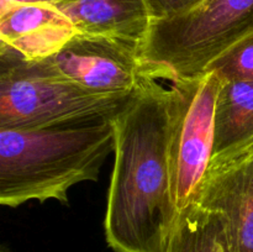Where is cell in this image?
<instances>
[{"instance_id": "cell-1", "label": "cell", "mask_w": 253, "mask_h": 252, "mask_svg": "<svg viewBox=\"0 0 253 252\" xmlns=\"http://www.w3.org/2000/svg\"><path fill=\"white\" fill-rule=\"evenodd\" d=\"M145 68L115 116V161L104 220L115 252H165L178 217L172 195L173 91Z\"/></svg>"}, {"instance_id": "cell-2", "label": "cell", "mask_w": 253, "mask_h": 252, "mask_svg": "<svg viewBox=\"0 0 253 252\" xmlns=\"http://www.w3.org/2000/svg\"><path fill=\"white\" fill-rule=\"evenodd\" d=\"M115 150V118L32 130L0 128V204H67L68 190L96 180Z\"/></svg>"}, {"instance_id": "cell-3", "label": "cell", "mask_w": 253, "mask_h": 252, "mask_svg": "<svg viewBox=\"0 0 253 252\" xmlns=\"http://www.w3.org/2000/svg\"><path fill=\"white\" fill-rule=\"evenodd\" d=\"M133 94L94 93L54 71L46 59L29 61L0 44V128L32 130L115 118Z\"/></svg>"}, {"instance_id": "cell-4", "label": "cell", "mask_w": 253, "mask_h": 252, "mask_svg": "<svg viewBox=\"0 0 253 252\" xmlns=\"http://www.w3.org/2000/svg\"><path fill=\"white\" fill-rule=\"evenodd\" d=\"M252 31L253 0H204L179 16L153 20L141 57L165 78H197Z\"/></svg>"}, {"instance_id": "cell-5", "label": "cell", "mask_w": 253, "mask_h": 252, "mask_svg": "<svg viewBox=\"0 0 253 252\" xmlns=\"http://www.w3.org/2000/svg\"><path fill=\"white\" fill-rule=\"evenodd\" d=\"M173 91L170 172L178 214L197 204L214 148L215 106L224 79L215 72L197 78H165Z\"/></svg>"}, {"instance_id": "cell-6", "label": "cell", "mask_w": 253, "mask_h": 252, "mask_svg": "<svg viewBox=\"0 0 253 252\" xmlns=\"http://www.w3.org/2000/svg\"><path fill=\"white\" fill-rule=\"evenodd\" d=\"M46 62L83 88L109 95L136 91L146 68L140 44L83 34H77Z\"/></svg>"}, {"instance_id": "cell-7", "label": "cell", "mask_w": 253, "mask_h": 252, "mask_svg": "<svg viewBox=\"0 0 253 252\" xmlns=\"http://www.w3.org/2000/svg\"><path fill=\"white\" fill-rule=\"evenodd\" d=\"M197 204L224 216L234 252H253V142L212 158Z\"/></svg>"}, {"instance_id": "cell-8", "label": "cell", "mask_w": 253, "mask_h": 252, "mask_svg": "<svg viewBox=\"0 0 253 252\" xmlns=\"http://www.w3.org/2000/svg\"><path fill=\"white\" fill-rule=\"evenodd\" d=\"M77 34L68 17L52 5H0V44L29 61L53 56Z\"/></svg>"}, {"instance_id": "cell-9", "label": "cell", "mask_w": 253, "mask_h": 252, "mask_svg": "<svg viewBox=\"0 0 253 252\" xmlns=\"http://www.w3.org/2000/svg\"><path fill=\"white\" fill-rule=\"evenodd\" d=\"M78 34L140 44L147 39L152 17L145 0H69L54 6Z\"/></svg>"}, {"instance_id": "cell-10", "label": "cell", "mask_w": 253, "mask_h": 252, "mask_svg": "<svg viewBox=\"0 0 253 252\" xmlns=\"http://www.w3.org/2000/svg\"><path fill=\"white\" fill-rule=\"evenodd\" d=\"M253 142V81H224L215 106L212 158Z\"/></svg>"}, {"instance_id": "cell-11", "label": "cell", "mask_w": 253, "mask_h": 252, "mask_svg": "<svg viewBox=\"0 0 253 252\" xmlns=\"http://www.w3.org/2000/svg\"><path fill=\"white\" fill-rule=\"evenodd\" d=\"M165 252H234L224 216L193 204L178 214Z\"/></svg>"}, {"instance_id": "cell-12", "label": "cell", "mask_w": 253, "mask_h": 252, "mask_svg": "<svg viewBox=\"0 0 253 252\" xmlns=\"http://www.w3.org/2000/svg\"><path fill=\"white\" fill-rule=\"evenodd\" d=\"M215 72L224 81H253V31L207 68Z\"/></svg>"}, {"instance_id": "cell-13", "label": "cell", "mask_w": 253, "mask_h": 252, "mask_svg": "<svg viewBox=\"0 0 253 252\" xmlns=\"http://www.w3.org/2000/svg\"><path fill=\"white\" fill-rule=\"evenodd\" d=\"M204 0H145L153 20H166L179 16L195 9Z\"/></svg>"}, {"instance_id": "cell-14", "label": "cell", "mask_w": 253, "mask_h": 252, "mask_svg": "<svg viewBox=\"0 0 253 252\" xmlns=\"http://www.w3.org/2000/svg\"><path fill=\"white\" fill-rule=\"evenodd\" d=\"M69 0H0V5H12V4H46L52 6H58Z\"/></svg>"}, {"instance_id": "cell-15", "label": "cell", "mask_w": 253, "mask_h": 252, "mask_svg": "<svg viewBox=\"0 0 253 252\" xmlns=\"http://www.w3.org/2000/svg\"><path fill=\"white\" fill-rule=\"evenodd\" d=\"M0 252H10V251H9V250L6 249V247L2 246V247H1V250H0Z\"/></svg>"}]
</instances>
